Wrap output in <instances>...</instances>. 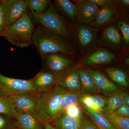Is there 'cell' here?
<instances>
[{
  "label": "cell",
  "instance_id": "cell-18",
  "mask_svg": "<svg viewBox=\"0 0 129 129\" xmlns=\"http://www.w3.org/2000/svg\"><path fill=\"white\" fill-rule=\"evenodd\" d=\"M117 9L111 7H102L96 17L89 25L96 28H98L108 24L114 21L118 13Z\"/></svg>",
  "mask_w": 129,
  "mask_h": 129
},
{
  "label": "cell",
  "instance_id": "cell-7",
  "mask_svg": "<svg viewBox=\"0 0 129 129\" xmlns=\"http://www.w3.org/2000/svg\"><path fill=\"white\" fill-rule=\"evenodd\" d=\"M71 57L62 53L48 54L42 58L43 68L57 77L58 75L69 69L73 66Z\"/></svg>",
  "mask_w": 129,
  "mask_h": 129
},
{
  "label": "cell",
  "instance_id": "cell-27",
  "mask_svg": "<svg viewBox=\"0 0 129 129\" xmlns=\"http://www.w3.org/2000/svg\"><path fill=\"white\" fill-rule=\"evenodd\" d=\"M103 115L116 129H129V118L119 117L114 113Z\"/></svg>",
  "mask_w": 129,
  "mask_h": 129
},
{
  "label": "cell",
  "instance_id": "cell-21",
  "mask_svg": "<svg viewBox=\"0 0 129 129\" xmlns=\"http://www.w3.org/2000/svg\"><path fill=\"white\" fill-rule=\"evenodd\" d=\"M124 92L118 90L107 96L106 106L101 111L103 114L109 115L112 114L123 104Z\"/></svg>",
  "mask_w": 129,
  "mask_h": 129
},
{
  "label": "cell",
  "instance_id": "cell-31",
  "mask_svg": "<svg viewBox=\"0 0 129 129\" xmlns=\"http://www.w3.org/2000/svg\"><path fill=\"white\" fill-rule=\"evenodd\" d=\"M67 114L74 117H78L83 115L80 105L75 104L67 108L64 111Z\"/></svg>",
  "mask_w": 129,
  "mask_h": 129
},
{
  "label": "cell",
  "instance_id": "cell-34",
  "mask_svg": "<svg viewBox=\"0 0 129 129\" xmlns=\"http://www.w3.org/2000/svg\"><path fill=\"white\" fill-rule=\"evenodd\" d=\"M80 102L81 104L87 107L96 111H99L98 108L93 104L92 101L88 95H81Z\"/></svg>",
  "mask_w": 129,
  "mask_h": 129
},
{
  "label": "cell",
  "instance_id": "cell-24",
  "mask_svg": "<svg viewBox=\"0 0 129 129\" xmlns=\"http://www.w3.org/2000/svg\"><path fill=\"white\" fill-rule=\"evenodd\" d=\"M114 21H115L118 29L121 33L124 46L128 47L129 46V22L128 16L124 14L118 13Z\"/></svg>",
  "mask_w": 129,
  "mask_h": 129
},
{
  "label": "cell",
  "instance_id": "cell-16",
  "mask_svg": "<svg viewBox=\"0 0 129 129\" xmlns=\"http://www.w3.org/2000/svg\"><path fill=\"white\" fill-rule=\"evenodd\" d=\"M85 119L84 115L74 117L63 111L57 116L51 124L57 129H80Z\"/></svg>",
  "mask_w": 129,
  "mask_h": 129
},
{
  "label": "cell",
  "instance_id": "cell-29",
  "mask_svg": "<svg viewBox=\"0 0 129 129\" xmlns=\"http://www.w3.org/2000/svg\"><path fill=\"white\" fill-rule=\"evenodd\" d=\"M16 119L0 113V129H18Z\"/></svg>",
  "mask_w": 129,
  "mask_h": 129
},
{
  "label": "cell",
  "instance_id": "cell-25",
  "mask_svg": "<svg viewBox=\"0 0 129 129\" xmlns=\"http://www.w3.org/2000/svg\"><path fill=\"white\" fill-rule=\"evenodd\" d=\"M50 0H28V13L32 16H39L48 9Z\"/></svg>",
  "mask_w": 129,
  "mask_h": 129
},
{
  "label": "cell",
  "instance_id": "cell-6",
  "mask_svg": "<svg viewBox=\"0 0 129 129\" xmlns=\"http://www.w3.org/2000/svg\"><path fill=\"white\" fill-rule=\"evenodd\" d=\"M39 94L32 80L9 78L0 73V95L6 98L24 93Z\"/></svg>",
  "mask_w": 129,
  "mask_h": 129
},
{
  "label": "cell",
  "instance_id": "cell-42",
  "mask_svg": "<svg viewBox=\"0 0 129 129\" xmlns=\"http://www.w3.org/2000/svg\"><path fill=\"white\" fill-rule=\"evenodd\" d=\"M18 129H19L18 128Z\"/></svg>",
  "mask_w": 129,
  "mask_h": 129
},
{
  "label": "cell",
  "instance_id": "cell-26",
  "mask_svg": "<svg viewBox=\"0 0 129 129\" xmlns=\"http://www.w3.org/2000/svg\"><path fill=\"white\" fill-rule=\"evenodd\" d=\"M81 95L77 93L66 91L60 103L57 116L63 112L67 108L71 105L76 104L80 105Z\"/></svg>",
  "mask_w": 129,
  "mask_h": 129
},
{
  "label": "cell",
  "instance_id": "cell-22",
  "mask_svg": "<svg viewBox=\"0 0 129 129\" xmlns=\"http://www.w3.org/2000/svg\"><path fill=\"white\" fill-rule=\"evenodd\" d=\"M84 111L89 116V119L99 129H117L105 117L101 111L91 109L84 106Z\"/></svg>",
  "mask_w": 129,
  "mask_h": 129
},
{
  "label": "cell",
  "instance_id": "cell-19",
  "mask_svg": "<svg viewBox=\"0 0 129 129\" xmlns=\"http://www.w3.org/2000/svg\"><path fill=\"white\" fill-rule=\"evenodd\" d=\"M80 81L81 95L100 94L101 91L95 85L89 74L82 67H78Z\"/></svg>",
  "mask_w": 129,
  "mask_h": 129
},
{
  "label": "cell",
  "instance_id": "cell-12",
  "mask_svg": "<svg viewBox=\"0 0 129 129\" xmlns=\"http://www.w3.org/2000/svg\"><path fill=\"white\" fill-rule=\"evenodd\" d=\"M57 84L67 91L81 95L78 67H73L57 77Z\"/></svg>",
  "mask_w": 129,
  "mask_h": 129
},
{
  "label": "cell",
  "instance_id": "cell-23",
  "mask_svg": "<svg viewBox=\"0 0 129 129\" xmlns=\"http://www.w3.org/2000/svg\"><path fill=\"white\" fill-rule=\"evenodd\" d=\"M104 71L114 83L124 88L128 87V78L124 70L119 68L108 67L104 69Z\"/></svg>",
  "mask_w": 129,
  "mask_h": 129
},
{
  "label": "cell",
  "instance_id": "cell-3",
  "mask_svg": "<svg viewBox=\"0 0 129 129\" xmlns=\"http://www.w3.org/2000/svg\"><path fill=\"white\" fill-rule=\"evenodd\" d=\"M66 91L56 84L49 91L38 94L36 114L42 121L51 123L55 119Z\"/></svg>",
  "mask_w": 129,
  "mask_h": 129
},
{
  "label": "cell",
  "instance_id": "cell-39",
  "mask_svg": "<svg viewBox=\"0 0 129 129\" xmlns=\"http://www.w3.org/2000/svg\"><path fill=\"white\" fill-rule=\"evenodd\" d=\"M123 104L129 107V95L127 91L124 92Z\"/></svg>",
  "mask_w": 129,
  "mask_h": 129
},
{
  "label": "cell",
  "instance_id": "cell-17",
  "mask_svg": "<svg viewBox=\"0 0 129 129\" xmlns=\"http://www.w3.org/2000/svg\"><path fill=\"white\" fill-rule=\"evenodd\" d=\"M53 5L59 14L73 25L77 24L75 4L69 0H54Z\"/></svg>",
  "mask_w": 129,
  "mask_h": 129
},
{
  "label": "cell",
  "instance_id": "cell-33",
  "mask_svg": "<svg viewBox=\"0 0 129 129\" xmlns=\"http://www.w3.org/2000/svg\"><path fill=\"white\" fill-rule=\"evenodd\" d=\"M90 2L98 6L99 7H111L117 9L115 1L108 0H89Z\"/></svg>",
  "mask_w": 129,
  "mask_h": 129
},
{
  "label": "cell",
  "instance_id": "cell-9",
  "mask_svg": "<svg viewBox=\"0 0 129 129\" xmlns=\"http://www.w3.org/2000/svg\"><path fill=\"white\" fill-rule=\"evenodd\" d=\"M39 94L24 93L12 96L8 98L18 114L23 113L36 114Z\"/></svg>",
  "mask_w": 129,
  "mask_h": 129
},
{
  "label": "cell",
  "instance_id": "cell-11",
  "mask_svg": "<svg viewBox=\"0 0 129 129\" xmlns=\"http://www.w3.org/2000/svg\"><path fill=\"white\" fill-rule=\"evenodd\" d=\"M7 27L28 13V0H2Z\"/></svg>",
  "mask_w": 129,
  "mask_h": 129
},
{
  "label": "cell",
  "instance_id": "cell-8",
  "mask_svg": "<svg viewBox=\"0 0 129 129\" xmlns=\"http://www.w3.org/2000/svg\"><path fill=\"white\" fill-rule=\"evenodd\" d=\"M99 46L106 47L114 52H122L124 44L122 35L117 27L113 24L108 25L104 29L98 40Z\"/></svg>",
  "mask_w": 129,
  "mask_h": 129
},
{
  "label": "cell",
  "instance_id": "cell-5",
  "mask_svg": "<svg viewBox=\"0 0 129 129\" xmlns=\"http://www.w3.org/2000/svg\"><path fill=\"white\" fill-rule=\"evenodd\" d=\"M99 29L89 24L72 25L70 39L81 57L88 54L97 43Z\"/></svg>",
  "mask_w": 129,
  "mask_h": 129
},
{
  "label": "cell",
  "instance_id": "cell-35",
  "mask_svg": "<svg viewBox=\"0 0 129 129\" xmlns=\"http://www.w3.org/2000/svg\"><path fill=\"white\" fill-rule=\"evenodd\" d=\"M113 113L119 117L129 118V107L123 104Z\"/></svg>",
  "mask_w": 129,
  "mask_h": 129
},
{
  "label": "cell",
  "instance_id": "cell-38",
  "mask_svg": "<svg viewBox=\"0 0 129 129\" xmlns=\"http://www.w3.org/2000/svg\"><path fill=\"white\" fill-rule=\"evenodd\" d=\"M42 127L43 129H57L50 123L44 121H42Z\"/></svg>",
  "mask_w": 129,
  "mask_h": 129
},
{
  "label": "cell",
  "instance_id": "cell-4",
  "mask_svg": "<svg viewBox=\"0 0 129 129\" xmlns=\"http://www.w3.org/2000/svg\"><path fill=\"white\" fill-rule=\"evenodd\" d=\"M30 15L37 27L61 35L70 40V31L73 25L59 14L52 1H51L48 9L43 14L36 16Z\"/></svg>",
  "mask_w": 129,
  "mask_h": 129
},
{
  "label": "cell",
  "instance_id": "cell-10",
  "mask_svg": "<svg viewBox=\"0 0 129 129\" xmlns=\"http://www.w3.org/2000/svg\"><path fill=\"white\" fill-rule=\"evenodd\" d=\"M117 60V56L112 51L106 48H99L83 57L80 62L82 65L91 67L109 64Z\"/></svg>",
  "mask_w": 129,
  "mask_h": 129
},
{
  "label": "cell",
  "instance_id": "cell-1",
  "mask_svg": "<svg viewBox=\"0 0 129 129\" xmlns=\"http://www.w3.org/2000/svg\"><path fill=\"white\" fill-rule=\"evenodd\" d=\"M32 41L41 58L48 54L56 53L75 58L81 57L71 40L40 27L35 28Z\"/></svg>",
  "mask_w": 129,
  "mask_h": 129
},
{
  "label": "cell",
  "instance_id": "cell-20",
  "mask_svg": "<svg viewBox=\"0 0 129 129\" xmlns=\"http://www.w3.org/2000/svg\"><path fill=\"white\" fill-rule=\"evenodd\" d=\"M19 129H38L42 126V121L36 114H18L16 118Z\"/></svg>",
  "mask_w": 129,
  "mask_h": 129
},
{
  "label": "cell",
  "instance_id": "cell-15",
  "mask_svg": "<svg viewBox=\"0 0 129 129\" xmlns=\"http://www.w3.org/2000/svg\"><path fill=\"white\" fill-rule=\"evenodd\" d=\"M31 80L34 87L39 94L49 91L57 84L56 76L43 69Z\"/></svg>",
  "mask_w": 129,
  "mask_h": 129
},
{
  "label": "cell",
  "instance_id": "cell-28",
  "mask_svg": "<svg viewBox=\"0 0 129 129\" xmlns=\"http://www.w3.org/2000/svg\"><path fill=\"white\" fill-rule=\"evenodd\" d=\"M0 113L8 115L16 119L18 114L8 98L0 95Z\"/></svg>",
  "mask_w": 129,
  "mask_h": 129
},
{
  "label": "cell",
  "instance_id": "cell-40",
  "mask_svg": "<svg viewBox=\"0 0 129 129\" xmlns=\"http://www.w3.org/2000/svg\"><path fill=\"white\" fill-rule=\"evenodd\" d=\"M124 62L126 63L127 65H129V57H127L125 58L124 60Z\"/></svg>",
  "mask_w": 129,
  "mask_h": 129
},
{
  "label": "cell",
  "instance_id": "cell-13",
  "mask_svg": "<svg viewBox=\"0 0 129 129\" xmlns=\"http://www.w3.org/2000/svg\"><path fill=\"white\" fill-rule=\"evenodd\" d=\"M85 70L89 74L96 87L104 96H108L119 89V86L101 70L92 68H86Z\"/></svg>",
  "mask_w": 129,
  "mask_h": 129
},
{
  "label": "cell",
  "instance_id": "cell-32",
  "mask_svg": "<svg viewBox=\"0 0 129 129\" xmlns=\"http://www.w3.org/2000/svg\"><path fill=\"white\" fill-rule=\"evenodd\" d=\"M7 27L5 12L3 7L2 0H0V36H3Z\"/></svg>",
  "mask_w": 129,
  "mask_h": 129
},
{
  "label": "cell",
  "instance_id": "cell-36",
  "mask_svg": "<svg viewBox=\"0 0 129 129\" xmlns=\"http://www.w3.org/2000/svg\"><path fill=\"white\" fill-rule=\"evenodd\" d=\"M117 8H118L120 11L128 13L129 12V0H118L115 1Z\"/></svg>",
  "mask_w": 129,
  "mask_h": 129
},
{
  "label": "cell",
  "instance_id": "cell-41",
  "mask_svg": "<svg viewBox=\"0 0 129 129\" xmlns=\"http://www.w3.org/2000/svg\"><path fill=\"white\" fill-rule=\"evenodd\" d=\"M38 129H42V126L41 127H40V128H39Z\"/></svg>",
  "mask_w": 129,
  "mask_h": 129
},
{
  "label": "cell",
  "instance_id": "cell-30",
  "mask_svg": "<svg viewBox=\"0 0 129 129\" xmlns=\"http://www.w3.org/2000/svg\"><path fill=\"white\" fill-rule=\"evenodd\" d=\"M89 96L93 104L101 111L106 106L107 97L101 94L87 95Z\"/></svg>",
  "mask_w": 129,
  "mask_h": 129
},
{
  "label": "cell",
  "instance_id": "cell-37",
  "mask_svg": "<svg viewBox=\"0 0 129 129\" xmlns=\"http://www.w3.org/2000/svg\"><path fill=\"white\" fill-rule=\"evenodd\" d=\"M80 129H99L89 119H85L84 120Z\"/></svg>",
  "mask_w": 129,
  "mask_h": 129
},
{
  "label": "cell",
  "instance_id": "cell-2",
  "mask_svg": "<svg viewBox=\"0 0 129 129\" xmlns=\"http://www.w3.org/2000/svg\"><path fill=\"white\" fill-rule=\"evenodd\" d=\"M35 25L28 13L8 26L3 37L12 45L21 48L32 45V38Z\"/></svg>",
  "mask_w": 129,
  "mask_h": 129
},
{
  "label": "cell",
  "instance_id": "cell-14",
  "mask_svg": "<svg viewBox=\"0 0 129 129\" xmlns=\"http://www.w3.org/2000/svg\"><path fill=\"white\" fill-rule=\"evenodd\" d=\"M76 1V18L78 23L89 24L94 20L100 8L89 0Z\"/></svg>",
  "mask_w": 129,
  "mask_h": 129
}]
</instances>
